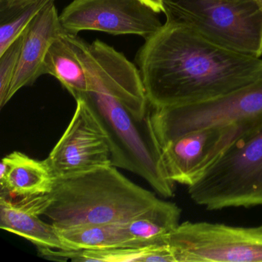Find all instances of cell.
<instances>
[{
    "label": "cell",
    "instance_id": "21",
    "mask_svg": "<svg viewBox=\"0 0 262 262\" xmlns=\"http://www.w3.org/2000/svg\"><path fill=\"white\" fill-rule=\"evenodd\" d=\"M140 1L148 7H151L159 14L164 12L163 0H140Z\"/></svg>",
    "mask_w": 262,
    "mask_h": 262
},
{
    "label": "cell",
    "instance_id": "19",
    "mask_svg": "<svg viewBox=\"0 0 262 262\" xmlns=\"http://www.w3.org/2000/svg\"><path fill=\"white\" fill-rule=\"evenodd\" d=\"M56 0H0V54L24 33L44 8Z\"/></svg>",
    "mask_w": 262,
    "mask_h": 262
},
{
    "label": "cell",
    "instance_id": "13",
    "mask_svg": "<svg viewBox=\"0 0 262 262\" xmlns=\"http://www.w3.org/2000/svg\"><path fill=\"white\" fill-rule=\"evenodd\" d=\"M50 202V194L17 199L0 195V228L27 239L38 248L67 250L56 227L40 219Z\"/></svg>",
    "mask_w": 262,
    "mask_h": 262
},
{
    "label": "cell",
    "instance_id": "8",
    "mask_svg": "<svg viewBox=\"0 0 262 262\" xmlns=\"http://www.w3.org/2000/svg\"><path fill=\"white\" fill-rule=\"evenodd\" d=\"M86 73L88 90L106 92L124 102L139 119L150 116L151 105L139 69L120 52L101 40L92 43L67 33Z\"/></svg>",
    "mask_w": 262,
    "mask_h": 262
},
{
    "label": "cell",
    "instance_id": "5",
    "mask_svg": "<svg viewBox=\"0 0 262 262\" xmlns=\"http://www.w3.org/2000/svg\"><path fill=\"white\" fill-rule=\"evenodd\" d=\"M191 200L208 210L262 205V125L230 147L195 183Z\"/></svg>",
    "mask_w": 262,
    "mask_h": 262
},
{
    "label": "cell",
    "instance_id": "6",
    "mask_svg": "<svg viewBox=\"0 0 262 262\" xmlns=\"http://www.w3.org/2000/svg\"><path fill=\"white\" fill-rule=\"evenodd\" d=\"M151 122L160 146L208 127L261 123L262 81L205 102L151 108Z\"/></svg>",
    "mask_w": 262,
    "mask_h": 262
},
{
    "label": "cell",
    "instance_id": "10",
    "mask_svg": "<svg viewBox=\"0 0 262 262\" xmlns=\"http://www.w3.org/2000/svg\"><path fill=\"white\" fill-rule=\"evenodd\" d=\"M59 20L72 34L86 30L115 36L138 35L145 39L163 25L159 13L140 0H73Z\"/></svg>",
    "mask_w": 262,
    "mask_h": 262
},
{
    "label": "cell",
    "instance_id": "12",
    "mask_svg": "<svg viewBox=\"0 0 262 262\" xmlns=\"http://www.w3.org/2000/svg\"><path fill=\"white\" fill-rule=\"evenodd\" d=\"M55 3L44 8L24 31L19 64L7 96V104L24 87L44 75V60L55 39L64 33Z\"/></svg>",
    "mask_w": 262,
    "mask_h": 262
},
{
    "label": "cell",
    "instance_id": "3",
    "mask_svg": "<svg viewBox=\"0 0 262 262\" xmlns=\"http://www.w3.org/2000/svg\"><path fill=\"white\" fill-rule=\"evenodd\" d=\"M78 99L85 101L106 133L113 166L137 174L164 197L173 196L174 183L165 174L151 114L139 119L122 101L102 90L85 92Z\"/></svg>",
    "mask_w": 262,
    "mask_h": 262
},
{
    "label": "cell",
    "instance_id": "4",
    "mask_svg": "<svg viewBox=\"0 0 262 262\" xmlns=\"http://www.w3.org/2000/svg\"><path fill=\"white\" fill-rule=\"evenodd\" d=\"M166 22L217 45L262 56V11L254 0H163Z\"/></svg>",
    "mask_w": 262,
    "mask_h": 262
},
{
    "label": "cell",
    "instance_id": "2",
    "mask_svg": "<svg viewBox=\"0 0 262 262\" xmlns=\"http://www.w3.org/2000/svg\"><path fill=\"white\" fill-rule=\"evenodd\" d=\"M110 165L55 181L44 216L57 228L126 223L160 199Z\"/></svg>",
    "mask_w": 262,
    "mask_h": 262
},
{
    "label": "cell",
    "instance_id": "17",
    "mask_svg": "<svg viewBox=\"0 0 262 262\" xmlns=\"http://www.w3.org/2000/svg\"><path fill=\"white\" fill-rule=\"evenodd\" d=\"M182 210L176 204L159 200L151 208L125 223L133 239L142 247L165 244L168 236L180 225Z\"/></svg>",
    "mask_w": 262,
    "mask_h": 262
},
{
    "label": "cell",
    "instance_id": "7",
    "mask_svg": "<svg viewBox=\"0 0 262 262\" xmlns=\"http://www.w3.org/2000/svg\"><path fill=\"white\" fill-rule=\"evenodd\" d=\"M165 242L176 262H262V225L185 222Z\"/></svg>",
    "mask_w": 262,
    "mask_h": 262
},
{
    "label": "cell",
    "instance_id": "20",
    "mask_svg": "<svg viewBox=\"0 0 262 262\" xmlns=\"http://www.w3.org/2000/svg\"><path fill=\"white\" fill-rule=\"evenodd\" d=\"M24 42V33L0 54V107L7 105V96L19 64Z\"/></svg>",
    "mask_w": 262,
    "mask_h": 262
},
{
    "label": "cell",
    "instance_id": "22",
    "mask_svg": "<svg viewBox=\"0 0 262 262\" xmlns=\"http://www.w3.org/2000/svg\"><path fill=\"white\" fill-rule=\"evenodd\" d=\"M256 3H257V5L260 7V10L262 11V0H254Z\"/></svg>",
    "mask_w": 262,
    "mask_h": 262
},
{
    "label": "cell",
    "instance_id": "1",
    "mask_svg": "<svg viewBox=\"0 0 262 262\" xmlns=\"http://www.w3.org/2000/svg\"><path fill=\"white\" fill-rule=\"evenodd\" d=\"M136 62L153 108L211 100L262 81L260 58L167 22L145 39Z\"/></svg>",
    "mask_w": 262,
    "mask_h": 262
},
{
    "label": "cell",
    "instance_id": "11",
    "mask_svg": "<svg viewBox=\"0 0 262 262\" xmlns=\"http://www.w3.org/2000/svg\"><path fill=\"white\" fill-rule=\"evenodd\" d=\"M74 115L47 162L56 179L113 165L108 136L93 110L76 99Z\"/></svg>",
    "mask_w": 262,
    "mask_h": 262
},
{
    "label": "cell",
    "instance_id": "14",
    "mask_svg": "<svg viewBox=\"0 0 262 262\" xmlns=\"http://www.w3.org/2000/svg\"><path fill=\"white\" fill-rule=\"evenodd\" d=\"M55 181L47 159L37 160L20 151H13L1 162L0 195L17 199L50 194Z\"/></svg>",
    "mask_w": 262,
    "mask_h": 262
},
{
    "label": "cell",
    "instance_id": "18",
    "mask_svg": "<svg viewBox=\"0 0 262 262\" xmlns=\"http://www.w3.org/2000/svg\"><path fill=\"white\" fill-rule=\"evenodd\" d=\"M44 75L56 78L75 99L88 90L85 68L67 37V32L59 35L44 60Z\"/></svg>",
    "mask_w": 262,
    "mask_h": 262
},
{
    "label": "cell",
    "instance_id": "15",
    "mask_svg": "<svg viewBox=\"0 0 262 262\" xmlns=\"http://www.w3.org/2000/svg\"><path fill=\"white\" fill-rule=\"evenodd\" d=\"M56 230L70 251L142 247L128 234L125 223L80 225Z\"/></svg>",
    "mask_w": 262,
    "mask_h": 262
},
{
    "label": "cell",
    "instance_id": "9",
    "mask_svg": "<svg viewBox=\"0 0 262 262\" xmlns=\"http://www.w3.org/2000/svg\"><path fill=\"white\" fill-rule=\"evenodd\" d=\"M261 125L262 122L208 127L168 141L161 146L167 178L173 183L191 186L230 147Z\"/></svg>",
    "mask_w": 262,
    "mask_h": 262
},
{
    "label": "cell",
    "instance_id": "16",
    "mask_svg": "<svg viewBox=\"0 0 262 262\" xmlns=\"http://www.w3.org/2000/svg\"><path fill=\"white\" fill-rule=\"evenodd\" d=\"M42 256L55 260L100 262H176L168 244L148 245L140 248L70 251L50 248L39 249Z\"/></svg>",
    "mask_w": 262,
    "mask_h": 262
}]
</instances>
